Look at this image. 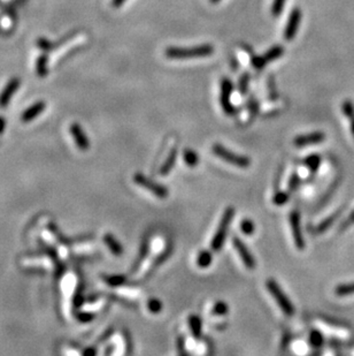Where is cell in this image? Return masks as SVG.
Returning a JSON list of instances; mask_svg holds the SVG:
<instances>
[{
  "mask_svg": "<svg viewBox=\"0 0 354 356\" xmlns=\"http://www.w3.org/2000/svg\"><path fill=\"white\" fill-rule=\"evenodd\" d=\"M172 249H174L172 248V245L170 244V242H169V244L166 245V247L161 250V252H159L158 255H156L155 257H153V260L151 261V263H149L146 272H145V278L152 276L153 272H154L155 270H158L161 265H162L164 262H166L168 258L171 256Z\"/></svg>",
  "mask_w": 354,
  "mask_h": 356,
  "instance_id": "cell-10",
  "label": "cell"
},
{
  "mask_svg": "<svg viewBox=\"0 0 354 356\" xmlns=\"http://www.w3.org/2000/svg\"><path fill=\"white\" fill-rule=\"evenodd\" d=\"M300 21H301L300 10H293L289 18L286 28L284 30V38L286 41H291L294 36H296L299 25H300Z\"/></svg>",
  "mask_w": 354,
  "mask_h": 356,
  "instance_id": "cell-12",
  "label": "cell"
},
{
  "mask_svg": "<svg viewBox=\"0 0 354 356\" xmlns=\"http://www.w3.org/2000/svg\"><path fill=\"white\" fill-rule=\"evenodd\" d=\"M149 246H151V244H149V239L147 236H145L140 244L138 256H137L135 264H133V267L131 269L132 272L138 271V269L141 267V264H143L144 261L147 258V255L149 253Z\"/></svg>",
  "mask_w": 354,
  "mask_h": 356,
  "instance_id": "cell-18",
  "label": "cell"
},
{
  "mask_svg": "<svg viewBox=\"0 0 354 356\" xmlns=\"http://www.w3.org/2000/svg\"><path fill=\"white\" fill-rule=\"evenodd\" d=\"M5 127H6V120L5 118H3V116L0 115V134L5 131Z\"/></svg>",
  "mask_w": 354,
  "mask_h": 356,
  "instance_id": "cell-40",
  "label": "cell"
},
{
  "mask_svg": "<svg viewBox=\"0 0 354 356\" xmlns=\"http://www.w3.org/2000/svg\"><path fill=\"white\" fill-rule=\"evenodd\" d=\"M36 70L39 76H45L47 74V59L45 56H41L37 59Z\"/></svg>",
  "mask_w": 354,
  "mask_h": 356,
  "instance_id": "cell-33",
  "label": "cell"
},
{
  "mask_svg": "<svg viewBox=\"0 0 354 356\" xmlns=\"http://www.w3.org/2000/svg\"><path fill=\"white\" fill-rule=\"evenodd\" d=\"M341 112L344 113L345 116L348 120L352 135L354 138V105L351 100H345L344 103L341 104Z\"/></svg>",
  "mask_w": 354,
  "mask_h": 356,
  "instance_id": "cell-21",
  "label": "cell"
},
{
  "mask_svg": "<svg viewBox=\"0 0 354 356\" xmlns=\"http://www.w3.org/2000/svg\"><path fill=\"white\" fill-rule=\"evenodd\" d=\"M317 327L322 330L323 332H325L326 334L336 336L338 339H347L351 333H349V331L346 330L345 327L338 326L336 324H331L328 322H323V320H317L316 322Z\"/></svg>",
  "mask_w": 354,
  "mask_h": 356,
  "instance_id": "cell-11",
  "label": "cell"
},
{
  "mask_svg": "<svg viewBox=\"0 0 354 356\" xmlns=\"http://www.w3.org/2000/svg\"><path fill=\"white\" fill-rule=\"evenodd\" d=\"M104 242L107 246L108 249L111 250V253L114 254L115 256H121L123 254L124 249L122 247V245L120 244V241L113 235L111 233H107L104 235Z\"/></svg>",
  "mask_w": 354,
  "mask_h": 356,
  "instance_id": "cell-19",
  "label": "cell"
},
{
  "mask_svg": "<svg viewBox=\"0 0 354 356\" xmlns=\"http://www.w3.org/2000/svg\"><path fill=\"white\" fill-rule=\"evenodd\" d=\"M45 107H46V104L44 101H37V103L31 105L30 107L27 108L26 111L22 113L21 120L23 123H30V121L36 119L41 113L44 112Z\"/></svg>",
  "mask_w": 354,
  "mask_h": 356,
  "instance_id": "cell-16",
  "label": "cell"
},
{
  "mask_svg": "<svg viewBox=\"0 0 354 356\" xmlns=\"http://www.w3.org/2000/svg\"><path fill=\"white\" fill-rule=\"evenodd\" d=\"M337 296H348L354 294V283L339 285L335 289Z\"/></svg>",
  "mask_w": 354,
  "mask_h": 356,
  "instance_id": "cell-31",
  "label": "cell"
},
{
  "mask_svg": "<svg viewBox=\"0 0 354 356\" xmlns=\"http://www.w3.org/2000/svg\"><path fill=\"white\" fill-rule=\"evenodd\" d=\"M282 53H283V49L281 48V46H275V48H273L270 51H268V52H267L265 56L255 58V59L253 60V64L255 66V68L265 67V66L268 64V62L275 60L278 57H281Z\"/></svg>",
  "mask_w": 354,
  "mask_h": 356,
  "instance_id": "cell-15",
  "label": "cell"
},
{
  "mask_svg": "<svg viewBox=\"0 0 354 356\" xmlns=\"http://www.w3.org/2000/svg\"><path fill=\"white\" fill-rule=\"evenodd\" d=\"M96 353H97V350H94V349H93V350H85V351H84L85 355H89V354H92V355H93V354H96Z\"/></svg>",
  "mask_w": 354,
  "mask_h": 356,
  "instance_id": "cell-42",
  "label": "cell"
},
{
  "mask_svg": "<svg viewBox=\"0 0 354 356\" xmlns=\"http://www.w3.org/2000/svg\"><path fill=\"white\" fill-rule=\"evenodd\" d=\"M105 281L109 285V286L119 287L125 284V278L123 276H119V275L108 276V277H105Z\"/></svg>",
  "mask_w": 354,
  "mask_h": 356,
  "instance_id": "cell-32",
  "label": "cell"
},
{
  "mask_svg": "<svg viewBox=\"0 0 354 356\" xmlns=\"http://www.w3.org/2000/svg\"><path fill=\"white\" fill-rule=\"evenodd\" d=\"M125 0H113V6L114 7H120L122 4H124Z\"/></svg>",
  "mask_w": 354,
  "mask_h": 356,
  "instance_id": "cell-41",
  "label": "cell"
},
{
  "mask_svg": "<svg viewBox=\"0 0 354 356\" xmlns=\"http://www.w3.org/2000/svg\"><path fill=\"white\" fill-rule=\"evenodd\" d=\"M231 93H233V83H231V82L228 79H224L221 83L220 103H221L223 111L229 115L234 114L235 113V107H234V105L231 104V100H230Z\"/></svg>",
  "mask_w": 354,
  "mask_h": 356,
  "instance_id": "cell-8",
  "label": "cell"
},
{
  "mask_svg": "<svg viewBox=\"0 0 354 356\" xmlns=\"http://www.w3.org/2000/svg\"><path fill=\"white\" fill-rule=\"evenodd\" d=\"M187 346L188 343L186 342V340H184V336L180 335L179 338H177V351H179V354L187 355L188 354Z\"/></svg>",
  "mask_w": 354,
  "mask_h": 356,
  "instance_id": "cell-36",
  "label": "cell"
},
{
  "mask_svg": "<svg viewBox=\"0 0 354 356\" xmlns=\"http://www.w3.org/2000/svg\"><path fill=\"white\" fill-rule=\"evenodd\" d=\"M147 310L154 315L160 314L161 310H162V302L156 297H151L147 301Z\"/></svg>",
  "mask_w": 354,
  "mask_h": 356,
  "instance_id": "cell-30",
  "label": "cell"
},
{
  "mask_svg": "<svg viewBox=\"0 0 354 356\" xmlns=\"http://www.w3.org/2000/svg\"><path fill=\"white\" fill-rule=\"evenodd\" d=\"M235 214L236 211L233 206H228V208L224 210L221 220L219 222L218 229H216L214 236L211 241V248L213 252L218 253L223 248L224 242H226V239L228 236V232H229L231 221H233V219L235 218Z\"/></svg>",
  "mask_w": 354,
  "mask_h": 356,
  "instance_id": "cell-1",
  "label": "cell"
},
{
  "mask_svg": "<svg viewBox=\"0 0 354 356\" xmlns=\"http://www.w3.org/2000/svg\"><path fill=\"white\" fill-rule=\"evenodd\" d=\"M266 287L267 291L269 292V294L273 296L275 302L277 303V306L280 307L283 314L288 317L293 316L294 312H296V309H294V306L292 302H291L289 296L285 294L282 287L277 284V281L275 279H271V278L270 279H267Z\"/></svg>",
  "mask_w": 354,
  "mask_h": 356,
  "instance_id": "cell-2",
  "label": "cell"
},
{
  "mask_svg": "<svg viewBox=\"0 0 354 356\" xmlns=\"http://www.w3.org/2000/svg\"><path fill=\"white\" fill-rule=\"evenodd\" d=\"M78 318H80L81 322H91L94 318V315L92 314H80L78 315Z\"/></svg>",
  "mask_w": 354,
  "mask_h": 356,
  "instance_id": "cell-39",
  "label": "cell"
},
{
  "mask_svg": "<svg viewBox=\"0 0 354 356\" xmlns=\"http://www.w3.org/2000/svg\"><path fill=\"white\" fill-rule=\"evenodd\" d=\"M305 166L310 173H316L321 166V157L318 155H310L305 158Z\"/></svg>",
  "mask_w": 354,
  "mask_h": 356,
  "instance_id": "cell-26",
  "label": "cell"
},
{
  "mask_svg": "<svg viewBox=\"0 0 354 356\" xmlns=\"http://www.w3.org/2000/svg\"><path fill=\"white\" fill-rule=\"evenodd\" d=\"M339 213H340V211H337V212L332 213L331 216H329V217H326L325 219H323V220H322L320 224L316 226L315 233L321 234V233H324L325 230H328L330 227H331V225L333 224V222L336 221V219L338 218V216H339Z\"/></svg>",
  "mask_w": 354,
  "mask_h": 356,
  "instance_id": "cell-24",
  "label": "cell"
},
{
  "mask_svg": "<svg viewBox=\"0 0 354 356\" xmlns=\"http://www.w3.org/2000/svg\"><path fill=\"white\" fill-rule=\"evenodd\" d=\"M229 312V307L223 301H218L211 309V314L213 316H226Z\"/></svg>",
  "mask_w": 354,
  "mask_h": 356,
  "instance_id": "cell-28",
  "label": "cell"
},
{
  "mask_svg": "<svg viewBox=\"0 0 354 356\" xmlns=\"http://www.w3.org/2000/svg\"><path fill=\"white\" fill-rule=\"evenodd\" d=\"M177 152H179V150H177L176 147H172L170 150H169L167 158L164 159L162 165H161V167L159 168V174L161 177H167L168 174H170V172L175 166V163L177 159Z\"/></svg>",
  "mask_w": 354,
  "mask_h": 356,
  "instance_id": "cell-17",
  "label": "cell"
},
{
  "mask_svg": "<svg viewBox=\"0 0 354 356\" xmlns=\"http://www.w3.org/2000/svg\"><path fill=\"white\" fill-rule=\"evenodd\" d=\"M290 199V195L289 193H286V191H283L281 189H276L275 190V194L273 196V203L275 205L277 206H282L286 204V203L289 202Z\"/></svg>",
  "mask_w": 354,
  "mask_h": 356,
  "instance_id": "cell-27",
  "label": "cell"
},
{
  "mask_svg": "<svg viewBox=\"0 0 354 356\" xmlns=\"http://www.w3.org/2000/svg\"><path fill=\"white\" fill-rule=\"evenodd\" d=\"M183 160L187 166L196 167L199 164V156L195 150L187 148L183 150Z\"/></svg>",
  "mask_w": 354,
  "mask_h": 356,
  "instance_id": "cell-22",
  "label": "cell"
},
{
  "mask_svg": "<svg viewBox=\"0 0 354 356\" xmlns=\"http://www.w3.org/2000/svg\"><path fill=\"white\" fill-rule=\"evenodd\" d=\"M309 343L314 348H320L323 346L324 343V336H323V331L320 330V328H315V330L310 331L309 336H308Z\"/></svg>",
  "mask_w": 354,
  "mask_h": 356,
  "instance_id": "cell-25",
  "label": "cell"
},
{
  "mask_svg": "<svg viewBox=\"0 0 354 356\" xmlns=\"http://www.w3.org/2000/svg\"><path fill=\"white\" fill-rule=\"evenodd\" d=\"M211 2H212V3H218L219 0H211Z\"/></svg>",
  "mask_w": 354,
  "mask_h": 356,
  "instance_id": "cell-43",
  "label": "cell"
},
{
  "mask_svg": "<svg viewBox=\"0 0 354 356\" xmlns=\"http://www.w3.org/2000/svg\"><path fill=\"white\" fill-rule=\"evenodd\" d=\"M214 49L212 45H200L195 48H169L166 50V57L170 59H190V58H202L213 54Z\"/></svg>",
  "mask_w": 354,
  "mask_h": 356,
  "instance_id": "cell-3",
  "label": "cell"
},
{
  "mask_svg": "<svg viewBox=\"0 0 354 356\" xmlns=\"http://www.w3.org/2000/svg\"><path fill=\"white\" fill-rule=\"evenodd\" d=\"M233 246L236 252H237L239 258L242 260L244 267L247 270H254L257 268V261H255L254 256L252 255L250 249L247 248L245 242H244L241 238L235 235L233 238Z\"/></svg>",
  "mask_w": 354,
  "mask_h": 356,
  "instance_id": "cell-7",
  "label": "cell"
},
{
  "mask_svg": "<svg viewBox=\"0 0 354 356\" xmlns=\"http://www.w3.org/2000/svg\"><path fill=\"white\" fill-rule=\"evenodd\" d=\"M325 140L324 133L322 132H313L309 134L299 135L293 140V146L296 148H306L315 144L322 143Z\"/></svg>",
  "mask_w": 354,
  "mask_h": 356,
  "instance_id": "cell-9",
  "label": "cell"
},
{
  "mask_svg": "<svg viewBox=\"0 0 354 356\" xmlns=\"http://www.w3.org/2000/svg\"><path fill=\"white\" fill-rule=\"evenodd\" d=\"M70 133H72L73 138L75 140V143H76V146L78 147V149H81V150H88L90 148V141L88 139V136L85 135V133L83 132V129L81 128V126L78 124H73L72 126H70Z\"/></svg>",
  "mask_w": 354,
  "mask_h": 356,
  "instance_id": "cell-14",
  "label": "cell"
},
{
  "mask_svg": "<svg viewBox=\"0 0 354 356\" xmlns=\"http://www.w3.org/2000/svg\"><path fill=\"white\" fill-rule=\"evenodd\" d=\"M284 4H285V0H274L273 7H271V12H273L274 17H278V15L282 13Z\"/></svg>",
  "mask_w": 354,
  "mask_h": 356,
  "instance_id": "cell-35",
  "label": "cell"
},
{
  "mask_svg": "<svg viewBox=\"0 0 354 356\" xmlns=\"http://www.w3.org/2000/svg\"><path fill=\"white\" fill-rule=\"evenodd\" d=\"M133 182H135L136 185H138L139 187H141V188L146 189L147 191H149V193L153 194L158 198H166L169 195V191L166 187L160 185V183L154 182L152 179L147 178L146 175L141 173H136L133 175Z\"/></svg>",
  "mask_w": 354,
  "mask_h": 356,
  "instance_id": "cell-5",
  "label": "cell"
},
{
  "mask_svg": "<svg viewBox=\"0 0 354 356\" xmlns=\"http://www.w3.org/2000/svg\"><path fill=\"white\" fill-rule=\"evenodd\" d=\"M352 224H354V210L353 212L349 213V216L345 219L343 224L340 225V230H345L347 227H349Z\"/></svg>",
  "mask_w": 354,
  "mask_h": 356,
  "instance_id": "cell-38",
  "label": "cell"
},
{
  "mask_svg": "<svg viewBox=\"0 0 354 356\" xmlns=\"http://www.w3.org/2000/svg\"><path fill=\"white\" fill-rule=\"evenodd\" d=\"M300 212L298 210H292L289 214V222L291 227V233H292V239L294 246L298 250H304L306 247L304 235H302L301 229V219Z\"/></svg>",
  "mask_w": 354,
  "mask_h": 356,
  "instance_id": "cell-6",
  "label": "cell"
},
{
  "mask_svg": "<svg viewBox=\"0 0 354 356\" xmlns=\"http://www.w3.org/2000/svg\"><path fill=\"white\" fill-rule=\"evenodd\" d=\"M239 228H241L242 233L245 234V235L250 236L252 234H254L255 232V225L254 222L251 220V219H243V220L239 222Z\"/></svg>",
  "mask_w": 354,
  "mask_h": 356,
  "instance_id": "cell-29",
  "label": "cell"
},
{
  "mask_svg": "<svg viewBox=\"0 0 354 356\" xmlns=\"http://www.w3.org/2000/svg\"><path fill=\"white\" fill-rule=\"evenodd\" d=\"M188 323L194 338L196 340H199L200 336H202V331H203V323H202V319H200V317L197 315L189 316Z\"/></svg>",
  "mask_w": 354,
  "mask_h": 356,
  "instance_id": "cell-20",
  "label": "cell"
},
{
  "mask_svg": "<svg viewBox=\"0 0 354 356\" xmlns=\"http://www.w3.org/2000/svg\"><path fill=\"white\" fill-rule=\"evenodd\" d=\"M212 262H213V255H212L210 250H202V252L198 254L196 260L197 265L202 269H206L210 267Z\"/></svg>",
  "mask_w": 354,
  "mask_h": 356,
  "instance_id": "cell-23",
  "label": "cell"
},
{
  "mask_svg": "<svg viewBox=\"0 0 354 356\" xmlns=\"http://www.w3.org/2000/svg\"><path fill=\"white\" fill-rule=\"evenodd\" d=\"M19 87H20V80L18 77H14V79L10 80L9 83L6 84V87L4 88L2 93H0V108H6V106L11 101L12 97H13L14 93L18 91Z\"/></svg>",
  "mask_w": 354,
  "mask_h": 356,
  "instance_id": "cell-13",
  "label": "cell"
},
{
  "mask_svg": "<svg viewBox=\"0 0 354 356\" xmlns=\"http://www.w3.org/2000/svg\"><path fill=\"white\" fill-rule=\"evenodd\" d=\"M37 46L39 49H42L43 51H49V50L52 49V44H51V42L45 40V38H41V40H38Z\"/></svg>",
  "mask_w": 354,
  "mask_h": 356,
  "instance_id": "cell-37",
  "label": "cell"
},
{
  "mask_svg": "<svg viewBox=\"0 0 354 356\" xmlns=\"http://www.w3.org/2000/svg\"><path fill=\"white\" fill-rule=\"evenodd\" d=\"M212 151H213V154L216 156V157H219L220 159H222L223 162L230 164V165L233 166H236L238 168H247L251 166V159L249 157L236 154V152L229 150V149L220 143L213 144Z\"/></svg>",
  "mask_w": 354,
  "mask_h": 356,
  "instance_id": "cell-4",
  "label": "cell"
},
{
  "mask_svg": "<svg viewBox=\"0 0 354 356\" xmlns=\"http://www.w3.org/2000/svg\"><path fill=\"white\" fill-rule=\"evenodd\" d=\"M299 183H300V175H299L297 172H293V173L291 174V177L289 178V182H288V188L290 193L296 191Z\"/></svg>",
  "mask_w": 354,
  "mask_h": 356,
  "instance_id": "cell-34",
  "label": "cell"
}]
</instances>
